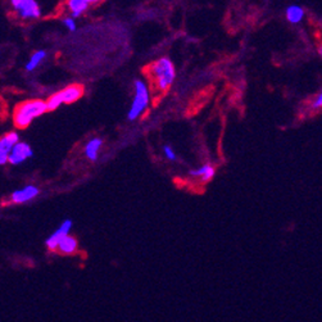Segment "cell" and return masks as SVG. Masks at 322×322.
Instances as JSON below:
<instances>
[{
  "label": "cell",
  "mask_w": 322,
  "mask_h": 322,
  "mask_svg": "<svg viewBox=\"0 0 322 322\" xmlns=\"http://www.w3.org/2000/svg\"><path fill=\"white\" fill-rule=\"evenodd\" d=\"M149 72L159 91H166L172 85L176 77L175 65L171 59L168 58L158 59L157 62L149 67Z\"/></svg>",
  "instance_id": "cell-1"
},
{
  "label": "cell",
  "mask_w": 322,
  "mask_h": 322,
  "mask_svg": "<svg viewBox=\"0 0 322 322\" xmlns=\"http://www.w3.org/2000/svg\"><path fill=\"white\" fill-rule=\"evenodd\" d=\"M48 110L46 102L44 100H30L20 104L14 110V124L17 127H27L32 120L42 116Z\"/></svg>",
  "instance_id": "cell-2"
},
{
  "label": "cell",
  "mask_w": 322,
  "mask_h": 322,
  "mask_svg": "<svg viewBox=\"0 0 322 322\" xmlns=\"http://www.w3.org/2000/svg\"><path fill=\"white\" fill-rule=\"evenodd\" d=\"M149 104V90L147 85L143 81H136L135 83V96L134 102L131 104V108L129 110V120L134 121L140 116Z\"/></svg>",
  "instance_id": "cell-3"
},
{
  "label": "cell",
  "mask_w": 322,
  "mask_h": 322,
  "mask_svg": "<svg viewBox=\"0 0 322 322\" xmlns=\"http://www.w3.org/2000/svg\"><path fill=\"white\" fill-rule=\"evenodd\" d=\"M12 5L22 18H38L42 14L39 4L34 0H13Z\"/></svg>",
  "instance_id": "cell-4"
},
{
  "label": "cell",
  "mask_w": 322,
  "mask_h": 322,
  "mask_svg": "<svg viewBox=\"0 0 322 322\" xmlns=\"http://www.w3.org/2000/svg\"><path fill=\"white\" fill-rule=\"evenodd\" d=\"M20 143V137L17 132H9L0 140V165H5L9 161L13 148Z\"/></svg>",
  "instance_id": "cell-5"
},
{
  "label": "cell",
  "mask_w": 322,
  "mask_h": 322,
  "mask_svg": "<svg viewBox=\"0 0 322 322\" xmlns=\"http://www.w3.org/2000/svg\"><path fill=\"white\" fill-rule=\"evenodd\" d=\"M71 227H72V221H71V219H65L64 222H63L58 229L55 230L54 234H52V236H49L48 239H46V247L50 250L58 249L59 243H61L65 236H68Z\"/></svg>",
  "instance_id": "cell-6"
},
{
  "label": "cell",
  "mask_w": 322,
  "mask_h": 322,
  "mask_svg": "<svg viewBox=\"0 0 322 322\" xmlns=\"http://www.w3.org/2000/svg\"><path fill=\"white\" fill-rule=\"evenodd\" d=\"M32 149L31 147L26 143H22L20 141L16 147L13 148V150H12L11 155H9V162H11L12 165H20L23 161H26L27 158L32 157Z\"/></svg>",
  "instance_id": "cell-7"
},
{
  "label": "cell",
  "mask_w": 322,
  "mask_h": 322,
  "mask_svg": "<svg viewBox=\"0 0 322 322\" xmlns=\"http://www.w3.org/2000/svg\"><path fill=\"white\" fill-rule=\"evenodd\" d=\"M39 195V189L36 186L28 185L24 186V188L20 189V190H16V192L12 194V200L13 203H24L31 200V199L36 198Z\"/></svg>",
  "instance_id": "cell-8"
},
{
  "label": "cell",
  "mask_w": 322,
  "mask_h": 322,
  "mask_svg": "<svg viewBox=\"0 0 322 322\" xmlns=\"http://www.w3.org/2000/svg\"><path fill=\"white\" fill-rule=\"evenodd\" d=\"M83 93H84V89L79 85L68 86V87L63 89L62 91H59V94L62 96L63 103L65 104L73 103V102H76L77 99H80V98L83 96Z\"/></svg>",
  "instance_id": "cell-9"
},
{
  "label": "cell",
  "mask_w": 322,
  "mask_h": 322,
  "mask_svg": "<svg viewBox=\"0 0 322 322\" xmlns=\"http://www.w3.org/2000/svg\"><path fill=\"white\" fill-rule=\"evenodd\" d=\"M91 3H93L91 0H69L68 7L72 12L73 17H79L80 14H83L89 8Z\"/></svg>",
  "instance_id": "cell-10"
},
{
  "label": "cell",
  "mask_w": 322,
  "mask_h": 322,
  "mask_svg": "<svg viewBox=\"0 0 322 322\" xmlns=\"http://www.w3.org/2000/svg\"><path fill=\"white\" fill-rule=\"evenodd\" d=\"M304 9L299 5H290L286 9V20H288L290 23H299V22L303 20L304 17Z\"/></svg>",
  "instance_id": "cell-11"
},
{
  "label": "cell",
  "mask_w": 322,
  "mask_h": 322,
  "mask_svg": "<svg viewBox=\"0 0 322 322\" xmlns=\"http://www.w3.org/2000/svg\"><path fill=\"white\" fill-rule=\"evenodd\" d=\"M59 252L63 254H73L77 249V240L72 236H65L64 239L59 243Z\"/></svg>",
  "instance_id": "cell-12"
},
{
  "label": "cell",
  "mask_w": 322,
  "mask_h": 322,
  "mask_svg": "<svg viewBox=\"0 0 322 322\" xmlns=\"http://www.w3.org/2000/svg\"><path fill=\"white\" fill-rule=\"evenodd\" d=\"M193 176H196V177L202 178V181L207 182L209 180H212L215 177V168L209 165H204L203 167L198 168V170H194V171L190 172Z\"/></svg>",
  "instance_id": "cell-13"
},
{
  "label": "cell",
  "mask_w": 322,
  "mask_h": 322,
  "mask_svg": "<svg viewBox=\"0 0 322 322\" xmlns=\"http://www.w3.org/2000/svg\"><path fill=\"white\" fill-rule=\"evenodd\" d=\"M102 143L103 141L100 140V139H93L91 141H89L85 148L86 157L91 159V161H95L96 158H98V151H99V148L102 147Z\"/></svg>",
  "instance_id": "cell-14"
},
{
  "label": "cell",
  "mask_w": 322,
  "mask_h": 322,
  "mask_svg": "<svg viewBox=\"0 0 322 322\" xmlns=\"http://www.w3.org/2000/svg\"><path fill=\"white\" fill-rule=\"evenodd\" d=\"M45 55H46V53H45L44 50H39V52H36L34 55H32L31 58L28 59V63L26 64V69H27L28 72L34 71V69L43 62V59L45 58Z\"/></svg>",
  "instance_id": "cell-15"
},
{
  "label": "cell",
  "mask_w": 322,
  "mask_h": 322,
  "mask_svg": "<svg viewBox=\"0 0 322 322\" xmlns=\"http://www.w3.org/2000/svg\"><path fill=\"white\" fill-rule=\"evenodd\" d=\"M63 104V100H62V96H61V94L57 93L54 94V95H52L50 98H49L48 100H46V106H48V110H54L57 109L59 106H62Z\"/></svg>",
  "instance_id": "cell-16"
},
{
  "label": "cell",
  "mask_w": 322,
  "mask_h": 322,
  "mask_svg": "<svg viewBox=\"0 0 322 322\" xmlns=\"http://www.w3.org/2000/svg\"><path fill=\"white\" fill-rule=\"evenodd\" d=\"M63 23H64V26L68 28L69 31H76V23L73 18H64Z\"/></svg>",
  "instance_id": "cell-17"
},
{
  "label": "cell",
  "mask_w": 322,
  "mask_h": 322,
  "mask_svg": "<svg viewBox=\"0 0 322 322\" xmlns=\"http://www.w3.org/2000/svg\"><path fill=\"white\" fill-rule=\"evenodd\" d=\"M163 150H165V154H166V157L168 158V159H171V161H175L176 154H175V151L172 150V148H170V147H167V145H166V147L163 148Z\"/></svg>",
  "instance_id": "cell-18"
},
{
  "label": "cell",
  "mask_w": 322,
  "mask_h": 322,
  "mask_svg": "<svg viewBox=\"0 0 322 322\" xmlns=\"http://www.w3.org/2000/svg\"><path fill=\"white\" fill-rule=\"evenodd\" d=\"M319 108H322V93L320 94L319 98L312 103V109H319Z\"/></svg>",
  "instance_id": "cell-19"
},
{
  "label": "cell",
  "mask_w": 322,
  "mask_h": 322,
  "mask_svg": "<svg viewBox=\"0 0 322 322\" xmlns=\"http://www.w3.org/2000/svg\"><path fill=\"white\" fill-rule=\"evenodd\" d=\"M319 54H320V57H321V58H322V46L319 49Z\"/></svg>",
  "instance_id": "cell-20"
}]
</instances>
